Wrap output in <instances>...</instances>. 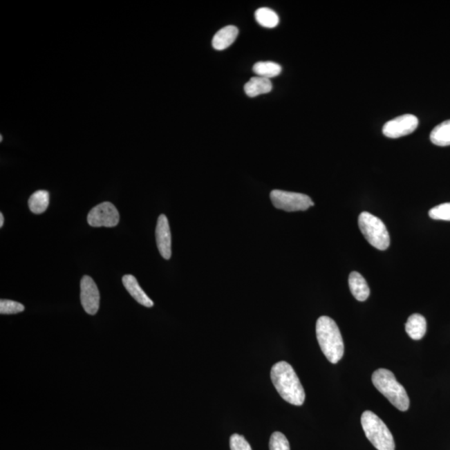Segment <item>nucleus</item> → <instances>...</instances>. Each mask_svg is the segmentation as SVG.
I'll return each mask as SVG.
<instances>
[{"label": "nucleus", "mask_w": 450, "mask_h": 450, "mask_svg": "<svg viewBox=\"0 0 450 450\" xmlns=\"http://www.w3.org/2000/svg\"><path fill=\"white\" fill-rule=\"evenodd\" d=\"M271 379L279 395L296 406L305 403L306 392L297 375L289 363L281 362L271 368Z\"/></svg>", "instance_id": "f257e3e1"}, {"label": "nucleus", "mask_w": 450, "mask_h": 450, "mask_svg": "<svg viewBox=\"0 0 450 450\" xmlns=\"http://www.w3.org/2000/svg\"><path fill=\"white\" fill-rule=\"evenodd\" d=\"M316 335L328 362L337 364L343 358L344 344L337 324L328 316H321L316 323Z\"/></svg>", "instance_id": "f03ea898"}, {"label": "nucleus", "mask_w": 450, "mask_h": 450, "mask_svg": "<svg viewBox=\"0 0 450 450\" xmlns=\"http://www.w3.org/2000/svg\"><path fill=\"white\" fill-rule=\"evenodd\" d=\"M372 382L381 394L399 411H408L409 398L407 392L391 371L386 368H379L373 373Z\"/></svg>", "instance_id": "7ed1b4c3"}, {"label": "nucleus", "mask_w": 450, "mask_h": 450, "mask_svg": "<svg viewBox=\"0 0 450 450\" xmlns=\"http://www.w3.org/2000/svg\"><path fill=\"white\" fill-rule=\"evenodd\" d=\"M362 424L367 439L378 450H395L394 437L384 421L371 411H364Z\"/></svg>", "instance_id": "20e7f679"}, {"label": "nucleus", "mask_w": 450, "mask_h": 450, "mask_svg": "<svg viewBox=\"0 0 450 450\" xmlns=\"http://www.w3.org/2000/svg\"><path fill=\"white\" fill-rule=\"evenodd\" d=\"M359 227L364 238L379 250H385L391 244V238L383 221L373 214L363 212L359 216Z\"/></svg>", "instance_id": "39448f33"}, {"label": "nucleus", "mask_w": 450, "mask_h": 450, "mask_svg": "<svg viewBox=\"0 0 450 450\" xmlns=\"http://www.w3.org/2000/svg\"><path fill=\"white\" fill-rule=\"evenodd\" d=\"M270 200L275 208L286 212H303L314 206V202L306 194L274 189L270 193Z\"/></svg>", "instance_id": "423d86ee"}, {"label": "nucleus", "mask_w": 450, "mask_h": 450, "mask_svg": "<svg viewBox=\"0 0 450 450\" xmlns=\"http://www.w3.org/2000/svg\"><path fill=\"white\" fill-rule=\"evenodd\" d=\"M88 225L92 227H115L120 222V214L115 206L104 202L93 208L88 214Z\"/></svg>", "instance_id": "0eeeda50"}, {"label": "nucleus", "mask_w": 450, "mask_h": 450, "mask_svg": "<svg viewBox=\"0 0 450 450\" xmlns=\"http://www.w3.org/2000/svg\"><path fill=\"white\" fill-rule=\"evenodd\" d=\"M419 125V120L413 115H404L388 121L384 125L383 133L384 136L391 139L411 135Z\"/></svg>", "instance_id": "6e6552de"}, {"label": "nucleus", "mask_w": 450, "mask_h": 450, "mask_svg": "<svg viewBox=\"0 0 450 450\" xmlns=\"http://www.w3.org/2000/svg\"><path fill=\"white\" fill-rule=\"evenodd\" d=\"M80 290V300L84 310L88 315H96L100 309V295L94 279L84 275L81 279Z\"/></svg>", "instance_id": "1a4fd4ad"}, {"label": "nucleus", "mask_w": 450, "mask_h": 450, "mask_svg": "<svg viewBox=\"0 0 450 450\" xmlns=\"http://www.w3.org/2000/svg\"><path fill=\"white\" fill-rule=\"evenodd\" d=\"M156 243L161 256L165 259L171 258V232H170L169 224L167 217L165 214L158 218L156 226Z\"/></svg>", "instance_id": "9d476101"}, {"label": "nucleus", "mask_w": 450, "mask_h": 450, "mask_svg": "<svg viewBox=\"0 0 450 450\" xmlns=\"http://www.w3.org/2000/svg\"><path fill=\"white\" fill-rule=\"evenodd\" d=\"M122 281L125 289L127 290L129 294H131L138 303H140L141 306L147 308H151L153 306V302L150 299L149 296L145 294V292L142 290V288L140 286L139 283H138L135 276H133L131 274L124 275L122 278Z\"/></svg>", "instance_id": "9b49d317"}, {"label": "nucleus", "mask_w": 450, "mask_h": 450, "mask_svg": "<svg viewBox=\"0 0 450 450\" xmlns=\"http://www.w3.org/2000/svg\"><path fill=\"white\" fill-rule=\"evenodd\" d=\"M348 286H350L351 294L359 301H366L370 296L371 290L366 279L355 271L348 276Z\"/></svg>", "instance_id": "f8f14e48"}, {"label": "nucleus", "mask_w": 450, "mask_h": 450, "mask_svg": "<svg viewBox=\"0 0 450 450\" xmlns=\"http://www.w3.org/2000/svg\"><path fill=\"white\" fill-rule=\"evenodd\" d=\"M238 30L233 26H226L218 31L214 36L212 44L216 50H224L232 44L237 39Z\"/></svg>", "instance_id": "ddd939ff"}, {"label": "nucleus", "mask_w": 450, "mask_h": 450, "mask_svg": "<svg viewBox=\"0 0 450 450\" xmlns=\"http://www.w3.org/2000/svg\"><path fill=\"white\" fill-rule=\"evenodd\" d=\"M405 330L412 339L420 340L426 334L427 322L423 315L413 314L409 316Z\"/></svg>", "instance_id": "4468645a"}, {"label": "nucleus", "mask_w": 450, "mask_h": 450, "mask_svg": "<svg viewBox=\"0 0 450 450\" xmlns=\"http://www.w3.org/2000/svg\"><path fill=\"white\" fill-rule=\"evenodd\" d=\"M273 85L271 80L263 77H253L245 85L246 95L251 98L263 94H268L272 91Z\"/></svg>", "instance_id": "2eb2a0df"}, {"label": "nucleus", "mask_w": 450, "mask_h": 450, "mask_svg": "<svg viewBox=\"0 0 450 450\" xmlns=\"http://www.w3.org/2000/svg\"><path fill=\"white\" fill-rule=\"evenodd\" d=\"M50 205V193L46 190H38L28 198V208L36 214L46 212Z\"/></svg>", "instance_id": "dca6fc26"}, {"label": "nucleus", "mask_w": 450, "mask_h": 450, "mask_svg": "<svg viewBox=\"0 0 450 450\" xmlns=\"http://www.w3.org/2000/svg\"><path fill=\"white\" fill-rule=\"evenodd\" d=\"M431 140L438 146L450 145V120L437 125L431 133Z\"/></svg>", "instance_id": "f3484780"}, {"label": "nucleus", "mask_w": 450, "mask_h": 450, "mask_svg": "<svg viewBox=\"0 0 450 450\" xmlns=\"http://www.w3.org/2000/svg\"><path fill=\"white\" fill-rule=\"evenodd\" d=\"M253 71L257 76L270 79L281 75L282 67L274 62H258L254 64Z\"/></svg>", "instance_id": "a211bd4d"}, {"label": "nucleus", "mask_w": 450, "mask_h": 450, "mask_svg": "<svg viewBox=\"0 0 450 450\" xmlns=\"http://www.w3.org/2000/svg\"><path fill=\"white\" fill-rule=\"evenodd\" d=\"M255 19L261 26L268 28H273L279 23V16L269 8H261L255 12Z\"/></svg>", "instance_id": "6ab92c4d"}, {"label": "nucleus", "mask_w": 450, "mask_h": 450, "mask_svg": "<svg viewBox=\"0 0 450 450\" xmlns=\"http://www.w3.org/2000/svg\"><path fill=\"white\" fill-rule=\"evenodd\" d=\"M429 216L433 220L450 221V203L435 206L429 210Z\"/></svg>", "instance_id": "aec40b11"}, {"label": "nucleus", "mask_w": 450, "mask_h": 450, "mask_svg": "<svg viewBox=\"0 0 450 450\" xmlns=\"http://www.w3.org/2000/svg\"><path fill=\"white\" fill-rule=\"evenodd\" d=\"M24 310V306L22 303L9 299L0 300V314L1 315H15L21 313Z\"/></svg>", "instance_id": "412c9836"}, {"label": "nucleus", "mask_w": 450, "mask_h": 450, "mask_svg": "<svg viewBox=\"0 0 450 450\" xmlns=\"http://www.w3.org/2000/svg\"><path fill=\"white\" fill-rule=\"evenodd\" d=\"M270 450H290V443L285 435L281 432H274L270 437Z\"/></svg>", "instance_id": "4be33fe9"}, {"label": "nucleus", "mask_w": 450, "mask_h": 450, "mask_svg": "<svg viewBox=\"0 0 450 450\" xmlns=\"http://www.w3.org/2000/svg\"><path fill=\"white\" fill-rule=\"evenodd\" d=\"M229 444L231 450H252L245 437L238 433H234L230 437Z\"/></svg>", "instance_id": "5701e85b"}, {"label": "nucleus", "mask_w": 450, "mask_h": 450, "mask_svg": "<svg viewBox=\"0 0 450 450\" xmlns=\"http://www.w3.org/2000/svg\"><path fill=\"white\" fill-rule=\"evenodd\" d=\"M3 222H5V218H3V214H0V228H2L3 225Z\"/></svg>", "instance_id": "b1692460"}, {"label": "nucleus", "mask_w": 450, "mask_h": 450, "mask_svg": "<svg viewBox=\"0 0 450 450\" xmlns=\"http://www.w3.org/2000/svg\"><path fill=\"white\" fill-rule=\"evenodd\" d=\"M0 140H1V141L3 140V136L2 135L0 136Z\"/></svg>", "instance_id": "393cba45"}]
</instances>
